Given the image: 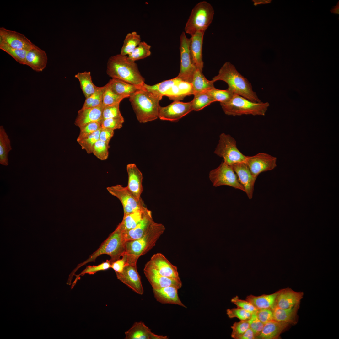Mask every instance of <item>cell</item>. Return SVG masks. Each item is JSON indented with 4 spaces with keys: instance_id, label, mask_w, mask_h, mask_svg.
<instances>
[{
    "instance_id": "cell-1",
    "label": "cell",
    "mask_w": 339,
    "mask_h": 339,
    "mask_svg": "<svg viewBox=\"0 0 339 339\" xmlns=\"http://www.w3.org/2000/svg\"><path fill=\"white\" fill-rule=\"evenodd\" d=\"M212 80L214 82L218 80L223 81L228 84V89L234 94L254 102H261L256 93L253 91L251 83L229 62L224 64L218 74L213 78Z\"/></svg>"
},
{
    "instance_id": "cell-2",
    "label": "cell",
    "mask_w": 339,
    "mask_h": 339,
    "mask_svg": "<svg viewBox=\"0 0 339 339\" xmlns=\"http://www.w3.org/2000/svg\"><path fill=\"white\" fill-rule=\"evenodd\" d=\"M162 97L144 87L131 95L129 101L139 122L145 123L158 118L159 102Z\"/></svg>"
},
{
    "instance_id": "cell-3",
    "label": "cell",
    "mask_w": 339,
    "mask_h": 339,
    "mask_svg": "<svg viewBox=\"0 0 339 339\" xmlns=\"http://www.w3.org/2000/svg\"><path fill=\"white\" fill-rule=\"evenodd\" d=\"M106 73L112 78L119 79L136 85H143L144 79L135 61L128 56L117 54L108 60Z\"/></svg>"
},
{
    "instance_id": "cell-4",
    "label": "cell",
    "mask_w": 339,
    "mask_h": 339,
    "mask_svg": "<svg viewBox=\"0 0 339 339\" xmlns=\"http://www.w3.org/2000/svg\"><path fill=\"white\" fill-rule=\"evenodd\" d=\"M165 230L164 225L154 221L146 233L142 237L126 242L124 254L127 256L126 264H137V261L152 249Z\"/></svg>"
},
{
    "instance_id": "cell-5",
    "label": "cell",
    "mask_w": 339,
    "mask_h": 339,
    "mask_svg": "<svg viewBox=\"0 0 339 339\" xmlns=\"http://www.w3.org/2000/svg\"><path fill=\"white\" fill-rule=\"evenodd\" d=\"M126 241L123 232L118 227L111 233L108 237L101 244L99 248L91 254L85 261L78 264L72 272L70 275L73 276L79 268L86 264L94 262L97 258L103 254H106L110 257L111 263L120 259L125 251Z\"/></svg>"
},
{
    "instance_id": "cell-6",
    "label": "cell",
    "mask_w": 339,
    "mask_h": 339,
    "mask_svg": "<svg viewBox=\"0 0 339 339\" xmlns=\"http://www.w3.org/2000/svg\"><path fill=\"white\" fill-rule=\"evenodd\" d=\"M220 104L226 115L233 116H265L269 105L268 102H252L236 94L228 102Z\"/></svg>"
},
{
    "instance_id": "cell-7",
    "label": "cell",
    "mask_w": 339,
    "mask_h": 339,
    "mask_svg": "<svg viewBox=\"0 0 339 339\" xmlns=\"http://www.w3.org/2000/svg\"><path fill=\"white\" fill-rule=\"evenodd\" d=\"M214 15L211 5L206 1L197 3L193 8L186 24L185 31L191 35L199 31H205L212 22Z\"/></svg>"
},
{
    "instance_id": "cell-8",
    "label": "cell",
    "mask_w": 339,
    "mask_h": 339,
    "mask_svg": "<svg viewBox=\"0 0 339 339\" xmlns=\"http://www.w3.org/2000/svg\"><path fill=\"white\" fill-rule=\"evenodd\" d=\"M214 153L223 159V162L232 166L234 164L246 162V156L237 148L235 139L229 134L222 133Z\"/></svg>"
},
{
    "instance_id": "cell-9",
    "label": "cell",
    "mask_w": 339,
    "mask_h": 339,
    "mask_svg": "<svg viewBox=\"0 0 339 339\" xmlns=\"http://www.w3.org/2000/svg\"><path fill=\"white\" fill-rule=\"evenodd\" d=\"M209 178L215 187L228 186L245 192L244 189L239 181L232 166L223 162L210 172Z\"/></svg>"
},
{
    "instance_id": "cell-10",
    "label": "cell",
    "mask_w": 339,
    "mask_h": 339,
    "mask_svg": "<svg viewBox=\"0 0 339 339\" xmlns=\"http://www.w3.org/2000/svg\"><path fill=\"white\" fill-rule=\"evenodd\" d=\"M180 69L177 77L182 80L191 83L196 68L193 64L191 57L190 39L187 37L185 32L183 31L180 35Z\"/></svg>"
},
{
    "instance_id": "cell-11",
    "label": "cell",
    "mask_w": 339,
    "mask_h": 339,
    "mask_svg": "<svg viewBox=\"0 0 339 339\" xmlns=\"http://www.w3.org/2000/svg\"><path fill=\"white\" fill-rule=\"evenodd\" d=\"M108 192L117 198L121 202L123 209L124 215L141 208L145 205L142 198L137 199L126 187L117 184L106 188Z\"/></svg>"
},
{
    "instance_id": "cell-12",
    "label": "cell",
    "mask_w": 339,
    "mask_h": 339,
    "mask_svg": "<svg viewBox=\"0 0 339 339\" xmlns=\"http://www.w3.org/2000/svg\"><path fill=\"white\" fill-rule=\"evenodd\" d=\"M144 269L152 270L165 277L180 279L177 267L172 264L161 253H157L153 255L145 265Z\"/></svg>"
},
{
    "instance_id": "cell-13",
    "label": "cell",
    "mask_w": 339,
    "mask_h": 339,
    "mask_svg": "<svg viewBox=\"0 0 339 339\" xmlns=\"http://www.w3.org/2000/svg\"><path fill=\"white\" fill-rule=\"evenodd\" d=\"M192 110L191 101L187 102L175 101L167 106H160L158 117L161 120L176 122Z\"/></svg>"
},
{
    "instance_id": "cell-14",
    "label": "cell",
    "mask_w": 339,
    "mask_h": 339,
    "mask_svg": "<svg viewBox=\"0 0 339 339\" xmlns=\"http://www.w3.org/2000/svg\"><path fill=\"white\" fill-rule=\"evenodd\" d=\"M277 158L266 153H260L247 156L245 163L252 174L257 177L261 173L270 171L276 166Z\"/></svg>"
},
{
    "instance_id": "cell-15",
    "label": "cell",
    "mask_w": 339,
    "mask_h": 339,
    "mask_svg": "<svg viewBox=\"0 0 339 339\" xmlns=\"http://www.w3.org/2000/svg\"><path fill=\"white\" fill-rule=\"evenodd\" d=\"M117 278L137 293L142 295L144 290L137 264H126L121 273L115 272Z\"/></svg>"
},
{
    "instance_id": "cell-16",
    "label": "cell",
    "mask_w": 339,
    "mask_h": 339,
    "mask_svg": "<svg viewBox=\"0 0 339 339\" xmlns=\"http://www.w3.org/2000/svg\"><path fill=\"white\" fill-rule=\"evenodd\" d=\"M0 41L13 48L27 51L36 46L24 34L3 27L0 28Z\"/></svg>"
},
{
    "instance_id": "cell-17",
    "label": "cell",
    "mask_w": 339,
    "mask_h": 339,
    "mask_svg": "<svg viewBox=\"0 0 339 339\" xmlns=\"http://www.w3.org/2000/svg\"><path fill=\"white\" fill-rule=\"evenodd\" d=\"M231 166L248 198L252 199L254 185L257 177L252 174L245 162L236 163Z\"/></svg>"
},
{
    "instance_id": "cell-18",
    "label": "cell",
    "mask_w": 339,
    "mask_h": 339,
    "mask_svg": "<svg viewBox=\"0 0 339 339\" xmlns=\"http://www.w3.org/2000/svg\"><path fill=\"white\" fill-rule=\"evenodd\" d=\"M204 32L203 31L196 32L190 38L189 50L192 62L196 69L202 72L204 66L202 47Z\"/></svg>"
},
{
    "instance_id": "cell-19",
    "label": "cell",
    "mask_w": 339,
    "mask_h": 339,
    "mask_svg": "<svg viewBox=\"0 0 339 339\" xmlns=\"http://www.w3.org/2000/svg\"><path fill=\"white\" fill-rule=\"evenodd\" d=\"M126 170L128 175V182L126 187L133 195L139 200L141 199V195L143 190L142 173L133 163L127 164Z\"/></svg>"
},
{
    "instance_id": "cell-20",
    "label": "cell",
    "mask_w": 339,
    "mask_h": 339,
    "mask_svg": "<svg viewBox=\"0 0 339 339\" xmlns=\"http://www.w3.org/2000/svg\"><path fill=\"white\" fill-rule=\"evenodd\" d=\"M105 107L102 104L94 108L80 109L78 111L74 124L80 128L91 122L101 124L103 120V111Z\"/></svg>"
},
{
    "instance_id": "cell-21",
    "label": "cell",
    "mask_w": 339,
    "mask_h": 339,
    "mask_svg": "<svg viewBox=\"0 0 339 339\" xmlns=\"http://www.w3.org/2000/svg\"><path fill=\"white\" fill-rule=\"evenodd\" d=\"M47 57L45 51L36 46L28 51L25 65L37 72H41L46 67Z\"/></svg>"
},
{
    "instance_id": "cell-22",
    "label": "cell",
    "mask_w": 339,
    "mask_h": 339,
    "mask_svg": "<svg viewBox=\"0 0 339 339\" xmlns=\"http://www.w3.org/2000/svg\"><path fill=\"white\" fill-rule=\"evenodd\" d=\"M145 276L153 289H157L168 287H174L178 289L182 286L180 279L177 280L161 276L149 269H144Z\"/></svg>"
},
{
    "instance_id": "cell-23",
    "label": "cell",
    "mask_w": 339,
    "mask_h": 339,
    "mask_svg": "<svg viewBox=\"0 0 339 339\" xmlns=\"http://www.w3.org/2000/svg\"><path fill=\"white\" fill-rule=\"evenodd\" d=\"M303 292H297L289 288L279 290L276 305L283 309L292 307L299 304L303 298Z\"/></svg>"
},
{
    "instance_id": "cell-24",
    "label": "cell",
    "mask_w": 339,
    "mask_h": 339,
    "mask_svg": "<svg viewBox=\"0 0 339 339\" xmlns=\"http://www.w3.org/2000/svg\"><path fill=\"white\" fill-rule=\"evenodd\" d=\"M177 288L168 287L161 288L153 289L154 296L158 302L164 304H172L186 308L180 299Z\"/></svg>"
},
{
    "instance_id": "cell-25",
    "label": "cell",
    "mask_w": 339,
    "mask_h": 339,
    "mask_svg": "<svg viewBox=\"0 0 339 339\" xmlns=\"http://www.w3.org/2000/svg\"><path fill=\"white\" fill-rule=\"evenodd\" d=\"M151 212L145 206L141 208L124 215L122 221L117 227L123 232L128 231L134 228L145 217Z\"/></svg>"
},
{
    "instance_id": "cell-26",
    "label": "cell",
    "mask_w": 339,
    "mask_h": 339,
    "mask_svg": "<svg viewBox=\"0 0 339 339\" xmlns=\"http://www.w3.org/2000/svg\"><path fill=\"white\" fill-rule=\"evenodd\" d=\"M193 94L191 83L182 80L177 78V81L166 96L174 101H180L186 96L193 95Z\"/></svg>"
},
{
    "instance_id": "cell-27",
    "label": "cell",
    "mask_w": 339,
    "mask_h": 339,
    "mask_svg": "<svg viewBox=\"0 0 339 339\" xmlns=\"http://www.w3.org/2000/svg\"><path fill=\"white\" fill-rule=\"evenodd\" d=\"M152 212L149 213L133 229L123 232L126 241L139 239L144 235L153 222Z\"/></svg>"
},
{
    "instance_id": "cell-28",
    "label": "cell",
    "mask_w": 339,
    "mask_h": 339,
    "mask_svg": "<svg viewBox=\"0 0 339 339\" xmlns=\"http://www.w3.org/2000/svg\"><path fill=\"white\" fill-rule=\"evenodd\" d=\"M108 83L115 94L124 97L125 98L129 97L132 94L144 88V85H134L119 79L114 78L110 79Z\"/></svg>"
},
{
    "instance_id": "cell-29",
    "label": "cell",
    "mask_w": 339,
    "mask_h": 339,
    "mask_svg": "<svg viewBox=\"0 0 339 339\" xmlns=\"http://www.w3.org/2000/svg\"><path fill=\"white\" fill-rule=\"evenodd\" d=\"M289 323L272 320L264 324L260 334L255 339H277L282 332L288 326Z\"/></svg>"
},
{
    "instance_id": "cell-30",
    "label": "cell",
    "mask_w": 339,
    "mask_h": 339,
    "mask_svg": "<svg viewBox=\"0 0 339 339\" xmlns=\"http://www.w3.org/2000/svg\"><path fill=\"white\" fill-rule=\"evenodd\" d=\"M279 292V291L272 294L259 296L250 295L246 297V300L257 309H267L272 310L276 305V299Z\"/></svg>"
},
{
    "instance_id": "cell-31",
    "label": "cell",
    "mask_w": 339,
    "mask_h": 339,
    "mask_svg": "<svg viewBox=\"0 0 339 339\" xmlns=\"http://www.w3.org/2000/svg\"><path fill=\"white\" fill-rule=\"evenodd\" d=\"M299 305V304L286 309L280 308L275 305L272 309L274 320L278 322L295 324Z\"/></svg>"
},
{
    "instance_id": "cell-32",
    "label": "cell",
    "mask_w": 339,
    "mask_h": 339,
    "mask_svg": "<svg viewBox=\"0 0 339 339\" xmlns=\"http://www.w3.org/2000/svg\"><path fill=\"white\" fill-rule=\"evenodd\" d=\"M214 82L207 80L200 70L196 69L193 76L191 84L193 95L206 92L214 87Z\"/></svg>"
},
{
    "instance_id": "cell-33",
    "label": "cell",
    "mask_w": 339,
    "mask_h": 339,
    "mask_svg": "<svg viewBox=\"0 0 339 339\" xmlns=\"http://www.w3.org/2000/svg\"><path fill=\"white\" fill-rule=\"evenodd\" d=\"M152 333L151 330L142 322H135L125 332V339H150Z\"/></svg>"
},
{
    "instance_id": "cell-34",
    "label": "cell",
    "mask_w": 339,
    "mask_h": 339,
    "mask_svg": "<svg viewBox=\"0 0 339 339\" xmlns=\"http://www.w3.org/2000/svg\"><path fill=\"white\" fill-rule=\"evenodd\" d=\"M75 77L79 81L80 88L86 99L94 93L99 88L93 83L90 72H78Z\"/></svg>"
},
{
    "instance_id": "cell-35",
    "label": "cell",
    "mask_w": 339,
    "mask_h": 339,
    "mask_svg": "<svg viewBox=\"0 0 339 339\" xmlns=\"http://www.w3.org/2000/svg\"><path fill=\"white\" fill-rule=\"evenodd\" d=\"M12 149L10 140L3 126H0V163L7 166L8 164V155Z\"/></svg>"
},
{
    "instance_id": "cell-36",
    "label": "cell",
    "mask_w": 339,
    "mask_h": 339,
    "mask_svg": "<svg viewBox=\"0 0 339 339\" xmlns=\"http://www.w3.org/2000/svg\"><path fill=\"white\" fill-rule=\"evenodd\" d=\"M141 42L140 36L136 31L128 33L124 40L120 53L126 56L132 52Z\"/></svg>"
},
{
    "instance_id": "cell-37",
    "label": "cell",
    "mask_w": 339,
    "mask_h": 339,
    "mask_svg": "<svg viewBox=\"0 0 339 339\" xmlns=\"http://www.w3.org/2000/svg\"><path fill=\"white\" fill-rule=\"evenodd\" d=\"M177 79V77L165 80L153 85H148L145 83L143 87L145 89L162 96H166L173 85Z\"/></svg>"
},
{
    "instance_id": "cell-38",
    "label": "cell",
    "mask_w": 339,
    "mask_h": 339,
    "mask_svg": "<svg viewBox=\"0 0 339 339\" xmlns=\"http://www.w3.org/2000/svg\"><path fill=\"white\" fill-rule=\"evenodd\" d=\"M191 102L193 110L198 111L215 101L206 91L194 95Z\"/></svg>"
},
{
    "instance_id": "cell-39",
    "label": "cell",
    "mask_w": 339,
    "mask_h": 339,
    "mask_svg": "<svg viewBox=\"0 0 339 339\" xmlns=\"http://www.w3.org/2000/svg\"><path fill=\"white\" fill-rule=\"evenodd\" d=\"M0 49L10 55L19 63L25 65L27 50L13 48L2 41H0Z\"/></svg>"
},
{
    "instance_id": "cell-40",
    "label": "cell",
    "mask_w": 339,
    "mask_h": 339,
    "mask_svg": "<svg viewBox=\"0 0 339 339\" xmlns=\"http://www.w3.org/2000/svg\"><path fill=\"white\" fill-rule=\"evenodd\" d=\"M105 88V85L102 87H99L94 93L86 99L81 109L94 108L102 105L103 95Z\"/></svg>"
},
{
    "instance_id": "cell-41",
    "label": "cell",
    "mask_w": 339,
    "mask_h": 339,
    "mask_svg": "<svg viewBox=\"0 0 339 339\" xmlns=\"http://www.w3.org/2000/svg\"><path fill=\"white\" fill-rule=\"evenodd\" d=\"M151 46L145 42L141 41L138 46L131 53L128 57L134 61L145 58L151 54Z\"/></svg>"
},
{
    "instance_id": "cell-42",
    "label": "cell",
    "mask_w": 339,
    "mask_h": 339,
    "mask_svg": "<svg viewBox=\"0 0 339 339\" xmlns=\"http://www.w3.org/2000/svg\"><path fill=\"white\" fill-rule=\"evenodd\" d=\"M206 92L213 98L215 102L219 101L220 103L228 102L235 94L228 88L226 90H221L214 87Z\"/></svg>"
},
{
    "instance_id": "cell-43",
    "label": "cell",
    "mask_w": 339,
    "mask_h": 339,
    "mask_svg": "<svg viewBox=\"0 0 339 339\" xmlns=\"http://www.w3.org/2000/svg\"><path fill=\"white\" fill-rule=\"evenodd\" d=\"M111 262L110 260H107L105 261L98 265L87 266L79 274L76 275V277L71 286V289L74 286L78 280L79 279L81 276H83L86 274H94L97 272L107 270L111 268Z\"/></svg>"
},
{
    "instance_id": "cell-44",
    "label": "cell",
    "mask_w": 339,
    "mask_h": 339,
    "mask_svg": "<svg viewBox=\"0 0 339 339\" xmlns=\"http://www.w3.org/2000/svg\"><path fill=\"white\" fill-rule=\"evenodd\" d=\"M125 98L124 97L115 94L112 90L108 83L105 85L102 102V104L105 106L120 103L121 101Z\"/></svg>"
},
{
    "instance_id": "cell-45",
    "label": "cell",
    "mask_w": 339,
    "mask_h": 339,
    "mask_svg": "<svg viewBox=\"0 0 339 339\" xmlns=\"http://www.w3.org/2000/svg\"><path fill=\"white\" fill-rule=\"evenodd\" d=\"M101 128L85 138L78 142L83 149H84L87 153H92L94 146L96 142L99 139V135Z\"/></svg>"
},
{
    "instance_id": "cell-46",
    "label": "cell",
    "mask_w": 339,
    "mask_h": 339,
    "mask_svg": "<svg viewBox=\"0 0 339 339\" xmlns=\"http://www.w3.org/2000/svg\"><path fill=\"white\" fill-rule=\"evenodd\" d=\"M109 143L98 140L94 144L92 153L101 160L106 159L108 156Z\"/></svg>"
},
{
    "instance_id": "cell-47",
    "label": "cell",
    "mask_w": 339,
    "mask_h": 339,
    "mask_svg": "<svg viewBox=\"0 0 339 339\" xmlns=\"http://www.w3.org/2000/svg\"><path fill=\"white\" fill-rule=\"evenodd\" d=\"M101 128V124L97 122L88 123L79 128L80 132L77 141L78 142Z\"/></svg>"
},
{
    "instance_id": "cell-48",
    "label": "cell",
    "mask_w": 339,
    "mask_h": 339,
    "mask_svg": "<svg viewBox=\"0 0 339 339\" xmlns=\"http://www.w3.org/2000/svg\"><path fill=\"white\" fill-rule=\"evenodd\" d=\"M249 327L248 320H240L234 323L231 326L232 330L231 337L235 339H239Z\"/></svg>"
},
{
    "instance_id": "cell-49",
    "label": "cell",
    "mask_w": 339,
    "mask_h": 339,
    "mask_svg": "<svg viewBox=\"0 0 339 339\" xmlns=\"http://www.w3.org/2000/svg\"><path fill=\"white\" fill-rule=\"evenodd\" d=\"M226 314L230 318H237L240 320H248L252 314L250 312L238 307L227 309Z\"/></svg>"
},
{
    "instance_id": "cell-50",
    "label": "cell",
    "mask_w": 339,
    "mask_h": 339,
    "mask_svg": "<svg viewBox=\"0 0 339 339\" xmlns=\"http://www.w3.org/2000/svg\"><path fill=\"white\" fill-rule=\"evenodd\" d=\"M120 103L105 106L103 110V120L116 118H121L122 116L119 109Z\"/></svg>"
},
{
    "instance_id": "cell-51",
    "label": "cell",
    "mask_w": 339,
    "mask_h": 339,
    "mask_svg": "<svg viewBox=\"0 0 339 339\" xmlns=\"http://www.w3.org/2000/svg\"><path fill=\"white\" fill-rule=\"evenodd\" d=\"M124 122L123 117L106 119L103 120L101 123V127L114 130L121 128Z\"/></svg>"
},
{
    "instance_id": "cell-52",
    "label": "cell",
    "mask_w": 339,
    "mask_h": 339,
    "mask_svg": "<svg viewBox=\"0 0 339 339\" xmlns=\"http://www.w3.org/2000/svg\"><path fill=\"white\" fill-rule=\"evenodd\" d=\"M231 302L237 307L242 309L252 314L255 313L258 309L249 302L240 299L237 296L232 298Z\"/></svg>"
},
{
    "instance_id": "cell-53",
    "label": "cell",
    "mask_w": 339,
    "mask_h": 339,
    "mask_svg": "<svg viewBox=\"0 0 339 339\" xmlns=\"http://www.w3.org/2000/svg\"><path fill=\"white\" fill-rule=\"evenodd\" d=\"M250 327L253 332L255 338L261 332L264 324L258 318L255 313H253L248 320Z\"/></svg>"
},
{
    "instance_id": "cell-54",
    "label": "cell",
    "mask_w": 339,
    "mask_h": 339,
    "mask_svg": "<svg viewBox=\"0 0 339 339\" xmlns=\"http://www.w3.org/2000/svg\"><path fill=\"white\" fill-rule=\"evenodd\" d=\"M259 320L265 324L274 320L272 310L267 309H258L255 313Z\"/></svg>"
},
{
    "instance_id": "cell-55",
    "label": "cell",
    "mask_w": 339,
    "mask_h": 339,
    "mask_svg": "<svg viewBox=\"0 0 339 339\" xmlns=\"http://www.w3.org/2000/svg\"><path fill=\"white\" fill-rule=\"evenodd\" d=\"M127 261V256L124 254L121 259H119L111 263V268L115 271V272L121 273L126 264Z\"/></svg>"
},
{
    "instance_id": "cell-56",
    "label": "cell",
    "mask_w": 339,
    "mask_h": 339,
    "mask_svg": "<svg viewBox=\"0 0 339 339\" xmlns=\"http://www.w3.org/2000/svg\"><path fill=\"white\" fill-rule=\"evenodd\" d=\"M114 134V130L101 127L99 135V139L109 143Z\"/></svg>"
},
{
    "instance_id": "cell-57",
    "label": "cell",
    "mask_w": 339,
    "mask_h": 339,
    "mask_svg": "<svg viewBox=\"0 0 339 339\" xmlns=\"http://www.w3.org/2000/svg\"><path fill=\"white\" fill-rule=\"evenodd\" d=\"M255 336L253 331L249 327L239 339H254Z\"/></svg>"
},
{
    "instance_id": "cell-58",
    "label": "cell",
    "mask_w": 339,
    "mask_h": 339,
    "mask_svg": "<svg viewBox=\"0 0 339 339\" xmlns=\"http://www.w3.org/2000/svg\"><path fill=\"white\" fill-rule=\"evenodd\" d=\"M255 6L261 4H267L270 3L272 1L271 0H253Z\"/></svg>"
},
{
    "instance_id": "cell-59",
    "label": "cell",
    "mask_w": 339,
    "mask_h": 339,
    "mask_svg": "<svg viewBox=\"0 0 339 339\" xmlns=\"http://www.w3.org/2000/svg\"><path fill=\"white\" fill-rule=\"evenodd\" d=\"M168 338V337L167 336L159 335L153 332H152L150 337V339H167Z\"/></svg>"
},
{
    "instance_id": "cell-60",
    "label": "cell",
    "mask_w": 339,
    "mask_h": 339,
    "mask_svg": "<svg viewBox=\"0 0 339 339\" xmlns=\"http://www.w3.org/2000/svg\"><path fill=\"white\" fill-rule=\"evenodd\" d=\"M331 12L335 14H339V1H338L336 5L333 6L330 10Z\"/></svg>"
}]
</instances>
